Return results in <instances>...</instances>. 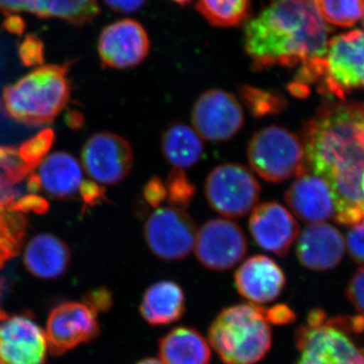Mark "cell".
I'll return each instance as SVG.
<instances>
[{"label":"cell","mask_w":364,"mask_h":364,"mask_svg":"<svg viewBox=\"0 0 364 364\" xmlns=\"http://www.w3.org/2000/svg\"><path fill=\"white\" fill-rule=\"evenodd\" d=\"M305 168L331 188L335 214L351 221L363 215L364 105L321 107L303 129Z\"/></svg>","instance_id":"obj_1"},{"label":"cell","mask_w":364,"mask_h":364,"mask_svg":"<svg viewBox=\"0 0 364 364\" xmlns=\"http://www.w3.org/2000/svg\"><path fill=\"white\" fill-rule=\"evenodd\" d=\"M329 28L318 0H277L249 21L244 48L255 70L323 61Z\"/></svg>","instance_id":"obj_2"},{"label":"cell","mask_w":364,"mask_h":364,"mask_svg":"<svg viewBox=\"0 0 364 364\" xmlns=\"http://www.w3.org/2000/svg\"><path fill=\"white\" fill-rule=\"evenodd\" d=\"M272 343L265 309L254 304L228 306L208 329V344L225 364H256Z\"/></svg>","instance_id":"obj_3"},{"label":"cell","mask_w":364,"mask_h":364,"mask_svg":"<svg viewBox=\"0 0 364 364\" xmlns=\"http://www.w3.org/2000/svg\"><path fill=\"white\" fill-rule=\"evenodd\" d=\"M68 68V64L38 67L6 86L4 91L6 111L21 123H52L70 100Z\"/></svg>","instance_id":"obj_4"},{"label":"cell","mask_w":364,"mask_h":364,"mask_svg":"<svg viewBox=\"0 0 364 364\" xmlns=\"http://www.w3.org/2000/svg\"><path fill=\"white\" fill-rule=\"evenodd\" d=\"M294 342L299 353L294 364H364V350L352 341L342 320L327 318L318 309L296 330Z\"/></svg>","instance_id":"obj_5"},{"label":"cell","mask_w":364,"mask_h":364,"mask_svg":"<svg viewBox=\"0 0 364 364\" xmlns=\"http://www.w3.org/2000/svg\"><path fill=\"white\" fill-rule=\"evenodd\" d=\"M247 157L254 171L269 182L287 181L306 169L301 138L284 127L256 132L249 141Z\"/></svg>","instance_id":"obj_6"},{"label":"cell","mask_w":364,"mask_h":364,"mask_svg":"<svg viewBox=\"0 0 364 364\" xmlns=\"http://www.w3.org/2000/svg\"><path fill=\"white\" fill-rule=\"evenodd\" d=\"M26 181L28 193L46 195L60 200L80 198L85 205H97L105 198V189L86 178L75 157L59 151L46 156Z\"/></svg>","instance_id":"obj_7"},{"label":"cell","mask_w":364,"mask_h":364,"mask_svg":"<svg viewBox=\"0 0 364 364\" xmlns=\"http://www.w3.org/2000/svg\"><path fill=\"white\" fill-rule=\"evenodd\" d=\"M205 193L215 212L227 218H240L257 205L261 186L245 166L227 163L215 167L208 174Z\"/></svg>","instance_id":"obj_8"},{"label":"cell","mask_w":364,"mask_h":364,"mask_svg":"<svg viewBox=\"0 0 364 364\" xmlns=\"http://www.w3.org/2000/svg\"><path fill=\"white\" fill-rule=\"evenodd\" d=\"M358 88H364V32L360 30L329 41L318 90L343 98Z\"/></svg>","instance_id":"obj_9"},{"label":"cell","mask_w":364,"mask_h":364,"mask_svg":"<svg viewBox=\"0 0 364 364\" xmlns=\"http://www.w3.org/2000/svg\"><path fill=\"white\" fill-rule=\"evenodd\" d=\"M196 223L184 210L174 207L158 208L144 229L146 243L162 260L186 258L195 247Z\"/></svg>","instance_id":"obj_10"},{"label":"cell","mask_w":364,"mask_h":364,"mask_svg":"<svg viewBox=\"0 0 364 364\" xmlns=\"http://www.w3.org/2000/svg\"><path fill=\"white\" fill-rule=\"evenodd\" d=\"M83 169L100 186H114L130 174L134 155L131 144L117 134L100 132L87 139L81 151Z\"/></svg>","instance_id":"obj_11"},{"label":"cell","mask_w":364,"mask_h":364,"mask_svg":"<svg viewBox=\"0 0 364 364\" xmlns=\"http://www.w3.org/2000/svg\"><path fill=\"white\" fill-rule=\"evenodd\" d=\"M247 238L236 223L210 220L196 232L195 252L200 264L215 272H226L238 264L247 252Z\"/></svg>","instance_id":"obj_12"},{"label":"cell","mask_w":364,"mask_h":364,"mask_svg":"<svg viewBox=\"0 0 364 364\" xmlns=\"http://www.w3.org/2000/svg\"><path fill=\"white\" fill-rule=\"evenodd\" d=\"M191 122L198 135L210 142L231 140L244 124L241 104L231 92L210 90L196 100Z\"/></svg>","instance_id":"obj_13"},{"label":"cell","mask_w":364,"mask_h":364,"mask_svg":"<svg viewBox=\"0 0 364 364\" xmlns=\"http://www.w3.org/2000/svg\"><path fill=\"white\" fill-rule=\"evenodd\" d=\"M100 333L97 312L87 303L68 301L57 306L48 318L46 339L54 355L95 339Z\"/></svg>","instance_id":"obj_14"},{"label":"cell","mask_w":364,"mask_h":364,"mask_svg":"<svg viewBox=\"0 0 364 364\" xmlns=\"http://www.w3.org/2000/svg\"><path fill=\"white\" fill-rule=\"evenodd\" d=\"M97 50L104 66L119 70L132 68L149 54V37L140 23L126 18L105 26Z\"/></svg>","instance_id":"obj_15"},{"label":"cell","mask_w":364,"mask_h":364,"mask_svg":"<svg viewBox=\"0 0 364 364\" xmlns=\"http://www.w3.org/2000/svg\"><path fill=\"white\" fill-rule=\"evenodd\" d=\"M45 333L26 315L0 320V360L4 364H45Z\"/></svg>","instance_id":"obj_16"},{"label":"cell","mask_w":364,"mask_h":364,"mask_svg":"<svg viewBox=\"0 0 364 364\" xmlns=\"http://www.w3.org/2000/svg\"><path fill=\"white\" fill-rule=\"evenodd\" d=\"M249 229L258 246L279 256L289 252L299 235L298 222L294 215L275 202L261 203L254 208Z\"/></svg>","instance_id":"obj_17"},{"label":"cell","mask_w":364,"mask_h":364,"mask_svg":"<svg viewBox=\"0 0 364 364\" xmlns=\"http://www.w3.org/2000/svg\"><path fill=\"white\" fill-rule=\"evenodd\" d=\"M286 284L282 268L265 255L252 256L235 273L237 291L254 305L272 303L282 294Z\"/></svg>","instance_id":"obj_18"},{"label":"cell","mask_w":364,"mask_h":364,"mask_svg":"<svg viewBox=\"0 0 364 364\" xmlns=\"http://www.w3.org/2000/svg\"><path fill=\"white\" fill-rule=\"evenodd\" d=\"M286 202L293 214L309 224L324 223L334 217L331 188L322 177L304 170L286 193Z\"/></svg>","instance_id":"obj_19"},{"label":"cell","mask_w":364,"mask_h":364,"mask_svg":"<svg viewBox=\"0 0 364 364\" xmlns=\"http://www.w3.org/2000/svg\"><path fill=\"white\" fill-rule=\"evenodd\" d=\"M345 240L331 225L318 223L304 229L296 245V256L304 267L316 272L335 268L343 258Z\"/></svg>","instance_id":"obj_20"},{"label":"cell","mask_w":364,"mask_h":364,"mask_svg":"<svg viewBox=\"0 0 364 364\" xmlns=\"http://www.w3.org/2000/svg\"><path fill=\"white\" fill-rule=\"evenodd\" d=\"M70 258V250L61 239L52 234H39L26 246L23 262L35 277L52 279L66 272Z\"/></svg>","instance_id":"obj_21"},{"label":"cell","mask_w":364,"mask_h":364,"mask_svg":"<svg viewBox=\"0 0 364 364\" xmlns=\"http://www.w3.org/2000/svg\"><path fill=\"white\" fill-rule=\"evenodd\" d=\"M139 310L151 326L172 324L186 313V294L176 282L162 280L146 289Z\"/></svg>","instance_id":"obj_22"},{"label":"cell","mask_w":364,"mask_h":364,"mask_svg":"<svg viewBox=\"0 0 364 364\" xmlns=\"http://www.w3.org/2000/svg\"><path fill=\"white\" fill-rule=\"evenodd\" d=\"M164 364H210V344L193 328L176 327L165 334L158 345Z\"/></svg>","instance_id":"obj_23"},{"label":"cell","mask_w":364,"mask_h":364,"mask_svg":"<svg viewBox=\"0 0 364 364\" xmlns=\"http://www.w3.org/2000/svg\"><path fill=\"white\" fill-rule=\"evenodd\" d=\"M162 153L173 168H191L205 154L202 136L193 128L182 123L169 124L162 134Z\"/></svg>","instance_id":"obj_24"},{"label":"cell","mask_w":364,"mask_h":364,"mask_svg":"<svg viewBox=\"0 0 364 364\" xmlns=\"http://www.w3.org/2000/svg\"><path fill=\"white\" fill-rule=\"evenodd\" d=\"M33 14L39 18H57L82 26L100 14L97 0H35Z\"/></svg>","instance_id":"obj_25"},{"label":"cell","mask_w":364,"mask_h":364,"mask_svg":"<svg viewBox=\"0 0 364 364\" xmlns=\"http://www.w3.org/2000/svg\"><path fill=\"white\" fill-rule=\"evenodd\" d=\"M198 9L210 25L231 28L248 18L250 0H198Z\"/></svg>","instance_id":"obj_26"},{"label":"cell","mask_w":364,"mask_h":364,"mask_svg":"<svg viewBox=\"0 0 364 364\" xmlns=\"http://www.w3.org/2000/svg\"><path fill=\"white\" fill-rule=\"evenodd\" d=\"M25 234V215L0 200V267L18 255Z\"/></svg>","instance_id":"obj_27"},{"label":"cell","mask_w":364,"mask_h":364,"mask_svg":"<svg viewBox=\"0 0 364 364\" xmlns=\"http://www.w3.org/2000/svg\"><path fill=\"white\" fill-rule=\"evenodd\" d=\"M242 102L254 117L279 114L287 107V100L275 90H261L254 86L243 85L239 88Z\"/></svg>","instance_id":"obj_28"},{"label":"cell","mask_w":364,"mask_h":364,"mask_svg":"<svg viewBox=\"0 0 364 364\" xmlns=\"http://www.w3.org/2000/svg\"><path fill=\"white\" fill-rule=\"evenodd\" d=\"M318 9L327 23L348 28L363 18L364 0H318Z\"/></svg>","instance_id":"obj_29"},{"label":"cell","mask_w":364,"mask_h":364,"mask_svg":"<svg viewBox=\"0 0 364 364\" xmlns=\"http://www.w3.org/2000/svg\"><path fill=\"white\" fill-rule=\"evenodd\" d=\"M165 186L170 207L186 210L195 198L196 186L186 176L183 169H172L165 181Z\"/></svg>","instance_id":"obj_30"},{"label":"cell","mask_w":364,"mask_h":364,"mask_svg":"<svg viewBox=\"0 0 364 364\" xmlns=\"http://www.w3.org/2000/svg\"><path fill=\"white\" fill-rule=\"evenodd\" d=\"M53 141H54V133L51 130H45L26 141L21 146L18 153L28 168L33 171L36 169V167L44 159L46 154L49 152Z\"/></svg>","instance_id":"obj_31"},{"label":"cell","mask_w":364,"mask_h":364,"mask_svg":"<svg viewBox=\"0 0 364 364\" xmlns=\"http://www.w3.org/2000/svg\"><path fill=\"white\" fill-rule=\"evenodd\" d=\"M349 254L356 262L364 265V222L353 225L346 236Z\"/></svg>","instance_id":"obj_32"},{"label":"cell","mask_w":364,"mask_h":364,"mask_svg":"<svg viewBox=\"0 0 364 364\" xmlns=\"http://www.w3.org/2000/svg\"><path fill=\"white\" fill-rule=\"evenodd\" d=\"M20 55L26 65H38L43 61L42 42L36 36H28L21 46Z\"/></svg>","instance_id":"obj_33"},{"label":"cell","mask_w":364,"mask_h":364,"mask_svg":"<svg viewBox=\"0 0 364 364\" xmlns=\"http://www.w3.org/2000/svg\"><path fill=\"white\" fill-rule=\"evenodd\" d=\"M144 198L151 207L160 208V205L167 200L165 182L160 177H152L144 188Z\"/></svg>","instance_id":"obj_34"},{"label":"cell","mask_w":364,"mask_h":364,"mask_svg":"<svg viewBox=\"0 0 364 364\" xmlns=\"http://www.w3.org/2000/svg\"><path fill=\"white\" fill-rule=\"evenodd\" d=\"M347 294L356 311L364 317V267L358 270L349 282Z\"/></svg>","instance_id":"obj_35"},{"label":"cell","mask_w":364,"mask_h":364,"mask_svg":"<svg viewBox=\"0 0 364 364\" xmlns=\"http://www.w3.org/2000/svg\"><path fill=\"white\" fill-rule=\"evenodd\" d=\"M265 317L269 324L279 326L291 324L296 318L294 311L284 304L265 309Z\"/></svg>","instance_id":"obj_36"},{"label":"cell","mask_w":364,"mask_h":364,"mask_svg":"<svg viewBox=\"0 0 364 364\" xmlns=\"http://www.w3.org/2000/svg\"><path fill=\"white\" fill-rule=\"evenodd\" d=\"M88 305L92 306L97 312L109 310L112 306V296L111 291L105 289H97L88 294L85 299Z\"/></svg>","instance_id":"obj_37"},{"label":"cell","mask_w":364,"mask_h":364,"mask_svg":"<svg viewBox=\"0 0 364 364\" xmlns=\"http://www.w3.org/2000/svg\"><path fill=\"white\" fill-rule=\"evenodd\" d=\"M35 0H0V11L6 14H33Z\"/></svg>","instance_id":"obj_38"},{"label":"cell","mask_w":364,"mask_h":364,"mask_svg":"<svg viewBox=\"0 0 364 364\" xmlns=\"http://www.w3.org/2000/svg\"><path fill=\"white\" fill-rule=\"evenodd\" d=\"M107 6L117 13H135L142 9L146 0H105Z\"/></svg>","instance_id":"obj_39"},{"label":"cell","mask_w":364,"mask_h":364,"mask_svg":"<svg viewBox=\"0 0 364 364\" xmlns=\"http://www.w3.org/2000/svg\"><path fill=\"white\" fill-rule=\"evenodd\" d=\"M18 18H9V20H7L6 25L7 28L11 31H14V32H21L23 31V21H21V23H18Z\"/></svg>","instance_id":"obj_40"},{"label":"cell","mask_w":364,"mask_h":364,"mask_svg":"<svg viewBox=\"0 0 364 364\" xmlns=\"http://www.w3.org/2000/svg\"><path fill=\"white\" fill-rule=\"evenodd\" d=\"M136 364H164L162 363L160 359L157 358H144L142 360L139 361L138 363Z\"/></svg>","instance_id":"obj_41"},{"label":"cell","mask_w":364,"mask_h":364,"mask_svg":"<svg viewBox=\"0 0 364 364\" xmlns=\"http://www.w3.org/2000/svg\"><path fill=\"white\" fill-rule=\"evenodd\" d=\"M176 4H181V6H184V4H188L191 0H173Z\"/></svg>","instance_id":"obj_42"},{"label":"cell","mask_w":364,"mask_h":364,"mask_svg":"<svg viewBox=\"0 0 364 364\" xmlns=\"http://www.w3.org/2000/svg\"><path fill=\"white\" fill-rule=\"evenodd\" d=\"M6 314L2 312L1 309H0V320H1V318H4V317H6Z\"/></svg>","instance_id":"obj_43"},{"label":"cell","mask_w":364,"mask_h":364,"mask_svg":"<svg viewBox=\"0 0 364 364\" xmlns=\"http://www.w3.org/2000/svg\"><path fill=\"white\" fill-rule=\"evenodd\" d=\"M363 198H364V174L363 177Z\"/></svg>","instance_id":"obj_44"},{"label":"cell","mask_w":364,"mask_h":364,"mask_svg":"<svg viewBox=\"0 0 364 364\" xmlns=\"http://www.w3.org/2000/svg\"><path fill=\"white\" fill-rule=\"evenodd\" d=\"M363 23H364V9H363Z\"/></svg>","instance_id":"obj_45"},{"label":"cell","mask_w":364,"mask_h":364,"mask_svg":"<svg viewBox=\"0 0 364 364\" xmlns=\"http://www.w3.org/2000/svg\"><path fill=\"white\" fill-rule=\"evenodd\" d=\"M0 364H4V363H2V361H1V360H0Z\"/></svg>","instance_id":"obj_46"}]
</instances>
